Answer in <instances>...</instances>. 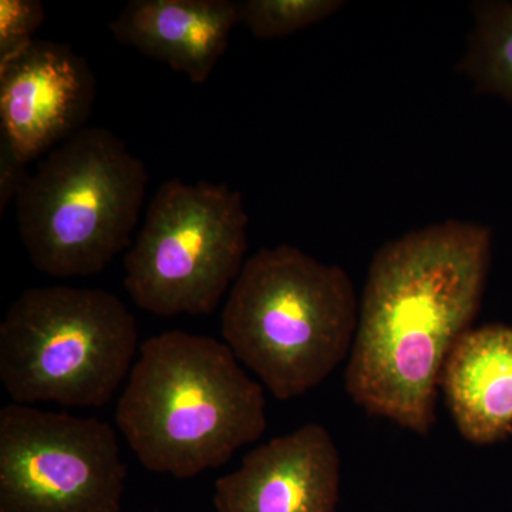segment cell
I'll use <instances>...</instances> for the list:
<instances>
[{
  "instance_id": "cell-1",
  "label": "cell",
  "mask_w": 512,
  "mask_h": 512,
  "mask_svg": "<svg viewBox=\"0 0 512 512\" xmlns=\"http://www.w3.org/2000/svg\"><path fill=\"white\" fill-rule=\"evenodd\" d=\"M491 249L490 228L450 220L376 252L345 373L357 406L429 436L447 357L483 302Z\"/></svg>"
},
{
  "instance_id": "cell-2",
  "label": "cell",
  "mask_w": 512,
  "mask_h": 512,
  "mask_svg": "<svg viewBox=\"0 0 512 512\" xmlns=\"http://www.w3.org/2000/svg\"><path fill=\"white\" fill-rule=\"evenodd\" d=\"M265 407L227 343L168 330L141 346L116 423L141 466L187 480L261 439Z\"/></svg>"
},
{
  "instance_id": "cell-3",
  "label": "cell",
  "mask_w": 512,
  "mask_h": 512,
  "mask_svg": "<svg viewBox=\"0 0 512 512\" xmlns=\"http://www.w3.org/2000/svg\"><path fill=\"white\" fill-rule=\"evenodd\" d=\"M357 320L345 269L282 244L249 256L222 309L221 333L276 399L289 400L349 359Z\"/></svg>"
},
{
  "instance_id": "cell-4",
  "label": "cell",
  "mask_w": 512,
  "mask_h": 512,
  "mask_svg": "<svg viewBox=\"0 0 512 512\" xmlns=\"http://www.w3.org/2000/svg\"><path fill=\"white\" fill-rule=\"evenodd\" d=\"M148 181L144 161L113 131L74 134L42 158L16 195L30 262L53 278L99 274L130 247Z\"/></svg>"
},
{
  "instance_id": "cell-5",
  "label": "cell",
  "mask_w": 512,
  "mask_h": 512,
  "mask_svg": "<svg viewBox=\"0 0 512 512\" xmlns=\"http://www.w3.org/2000/svg\"><path fill=\"white\" fill-rule=\"evenodd\" d=\"M137 340L136 318L114 293L26 289L0 323V380L16 404L103 407L130 375Z\"/></svg>"
},
{
  "instance_id": "cell-6",
  "label": "cell",
  "mask_w": 512,
  "mask_h": 512,
  "mask_svg": "<svg viewBox=\"0 0 512 512\" xmlns=\"http://www.w3.org/2000/svg\"><path fill=\"white\" fill-rule=\"evenodd\" d=\"M248 227L235 188L165 181L124 258L128 296L151 315H210L247 262Z\"/></svg>"
},
{
  "instance_id": "cell-7",
  "label": "cell",
  "mask_w": 512,
  "mask_h": 512,
  "mask_svg": "<svg viewBox=\"0 0 512 512\" xmlns=\"http://www.w3.org/2000/svg\"><path fill=\"white\" fill-rule=\"evenodd\" d=\"M126 478L106 421L26 404L0 410V512H121Z\"/></svg>"
},
{
  "instance_id": "cell-8",
  "label": "cell",
  "mask_w": 512,
  "mask_h": 512,
  "mask_svg": "<svg viewBox=\"0 0 512 512\" xmlns=\"http://www.w3.org/2000/svg\"><path fill=\"white\" fill-rule=\"evenodd\" d=\"M96 97V76L83 56L35 40L0 63V143L28 167L86 128Z\"/></svg>"
},
{
  "instance_id": "cell-9",
  "label": "cell",
  "mask_w": 512,
  "mask_h": 512,
  "mask_svg": "<svg viewBox=\"0 0 512 512\" xmlns=\"http://www.w3.org/2000/svg\"><path fill=\"white\" fill-rule=\"evenodd\" d=\"M340 456L320 424H306L249 451L215 483L217 512H336Z\"/></svg>"
},
{
  "instance_id": "cell-10",
  "label": "cell",
  "mask_w": 512,
  "mask_h": 512,
  "mask_svg": "<svg viewBox=\"0 0 512 512\" xmlns=\"http://www.w3.org/2000/svg\"><path fill=\"white\" fill-rule=\"evenodd\" d=\"M241 25L239 2L232 0H130L110 22L121 45L204 84L227 52Z\"/></svg>"
},
{
  "instance_id": "cell-11",
  "label": "cell",
  "mask_w": 512,
  "mask_h": 512,
  "mask_svg": "<svg viewBox=\"0 0 512 512\" xmlns=\"http://www.w3.org/2000/svg\"><path fill=\"white\" fill-rule=\"evenodd\" d=\"M440 387L458 433L485 446L512 434V328H471L447 357Z\"/></svg>"
},
{
  "instance_id": "cell-12",
  "label": "cell",
  "mask_w": 512,
  "mask_h": 512,
  "mask_svg": "<svg viewBox=\"0 0 512 512\" xmlns=\"http://www.w3.org/2000/svg\"><path fill=\"white\" fill-rule=\"evenodd\" d=\"M458 72L478 93L512 103V2H480L473 6V26Z\"/></svg>"
},
{
  "instance_id": "cell-13",
  "label": "cell",
  "mask_w": 512,
  "mask_h": 512,
  "mask_svg": "<svg viewBox=\"0 0 512 512\" xmlns=\"http://www.w3.org/2000/svg\"><path fill=\"white\" fill-rule=\"evenodd\" d=\"M345 6L343 0H242L239 19L256 39L274 40L319 25Z\"/></svg>"
},
{
  "instance_id": "cell-14",
  "label": "cell",
  "mask_w": 512,
  "mask_h": 512,
  "mask_svg": "<svg viewBox=\"0 0 512 512\" xmlns=\"http://www.w3.org/2000/svg\"><path fill=\"white\" fill-rule=\"evenodd\" d=\"M45 19L46 9L39 0H0V63L32 45Z\"/></svg>"
},
{
  "instance_id": "cell-15",
  "label": "cell",
  "mask_w": 512,
  "mask_h": 512,
  "mask_svg": "<svg viewBox=\"0 0 512 512\" xmlns=\"http://www.w3.org/2000/svg\"><path fill=\"white\" fill-rule=\"evenodd\" d=\"M26 177V165L20 163L6 144L0 143V214L16 200Z\"/></svg>"
}]
</instances>
